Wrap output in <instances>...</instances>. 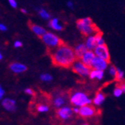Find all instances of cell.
Masks as SVG:
<instances>
[{
    "label": "cell",
    "instance_id": "6da1fadb",
    "mask_svg": "<svg viewBox=\"0 0 125 125\" xmlns=\"http://www.w3.org/2000/svg\"><path fill=\"white\" fill-rule=\"evenodd\" d=\"M50 56L54 66L64 68H71L77 60L73 48L65 43L50 52Z\"/></svg>",
    "mask_w": 125,
    "mask_h": 125
},
{
    "label": "cell",
    "instance_id": "7a4b0ae2",
    "mask_svg": "<svg viewBox=\"0 0 125 125\" xmlns=\"http://www.w3.org/2000/svg\"><path fill=\"white\" fill-rule=\"evenodd\" d=\"M76 26L78 29L80 31L84 36H90L95 35L100 32L99 28L97 27V26L93 22L91 18H84L81 19L77 20Z\"/></svg>",
    "mask_w": 125,
    "mask_h": 125
},
{
    "label": "cell",
    "instance_id": "3957f363",
    "mask_svg": "<svg viewBox=\"0 0 125 125\" xmlns=\"http://www.w3.org/2000/svg\"><path fill=\"white\" fill-rule=\"evenodd\" d=\"M68 96L70 97V103L76 108H81L92 103V101L89 96L83 91H73L68 93Z\"/></svg>",
    "mask_w": 125,
    "mask_h": 125
},
{
    "label": "cell",
    "instance_id": "277c9868",
    "mask_svg": "<svg viewBox=\"0 0 125 125\" xmlns=\"http://www.w3.org/2000/svg\"><path fill=\"white\" fill-rule=\"evenodd\" d=\"M41 39L43 41V42L47 45L48 48V52H51L52 50L58 48L62 44L64 43L58 36L51 32H46Z\"/></svg>",
    "mask_w": 125,
    "mask_h": 125
},
{
    "label": "cell",
    "instance_id": "5b68a950",
    "mask_svg": "<svg viewBox=\"0 0 125 125\" xmlns=\"http://www.w3.org/2000/svg\"><path fill=\"white\" fill-rule=\"evenodd\" d=\"M50 96V101L56 108H60L63 106L66 102L68 95L62 91H55Z\"/></svg>",
    "mask_w": 125,
    "mask_h": 125
},
{
    "label": "cell",
    "instance_id": "8992f818",
    "mask_svg": "<svg viewBox=\"0 0 125 125\" xmlns=\"http://www.w3.org/2000/svg\"><path fill=\"white\" fill-rule=\"evenodd\" d=\"M102 111L100 109L96 108L94 106L89 104L85 105L83 107H81L79 108V113L78 114L83 118L87 119V118H92L94 117H96L101 114Z\"/></svg>",
    "mask_w": 125,
    "mask_h": 125
},
{
    "label": "cell",
    "instance_id": "52a82bcc",
    "mask_svg": "<svg viewBox=\"0 0 125 125\" xmlns=\"http://www.w3.org/2000/svg\"><path fill=\"white\" fill-rule=\"evenodd\" d=\"M71 68H72V71L74 73L77 74L78 75L81 77L89 76V73L92 70L90 68L85 65L82 61L78 59L73 64V65L71 66Z\"/></svg>",
    "mask_w": 125,
    "mask_h": 125
},
{
    "label": "cell",
    "instance_id": "ba28073f",
    "mask_svg": "<svg viewBox=\"0 0 125 125\" xmlns=\"http://www.w3.org/2000/svg\"><path fill=\"white\" fill-rule=\"evenodd\" d=\"M94 54L98 58H100L105 61H107L108 64L111 63V55L109 53V50L106 44L103 45H98L94 49Z\"/></svg>",
    "mask_w": 125,
    "mask_h": 125
},
{
    "label": "cell",
    "instance_id": "9c48e42d",
    "mask_svg": "<svg viewBox=\"0 0 125 125\" xmlns=\"http://www.w3.org/2000/svg\"><path fill=\"white\" fill-rule=\"evenodd\" d=\"M73 110L69 107H62L56 111L57 117L61 121H68L73 117Z\"/></svg>",
    "mask_w": 125,
    "mask_h": 125
},
{
    "label": "cell",
    "instance_id": "30bf717a",
    "mask_svg": "<svg viewBox=\"0 0 125 125\" xmlns=\"http://www.w3.org/2000/svg\"><path fill=\"white\" fill-rule=\"evenodd\" d=\"M108 63L107 61H105L104 60L100 58H98L95 56L92 62L91 69L104 71L106 68H108Z\"/></svg>",
    "mask_w": 125,
    "mask_h": 125
},
{
    "label": "cell",
    "instance_id": "8fae6325",
    "mask_svg": "<svg viewBox=\"0 0 125 125\" xmlns=\"http://www.w3.org/2000/svg\"><path fill=\"white\" fill-rule=\"evenodd\" d=\"M30 108L31 112H39V113H46L49 111V105L45 103H31Z\"/></svg>",
    "mask_w": 125,
    "mask_h": 125
},
{
    "label": "cell",
    "instance_id": "7c38bea8",
    "mask_svg": "<svg viewBox=\"0 0 125 125\" xmlns=\"http://www.w3.org/2000/svg\"><path fill=\"white\" fill-rule=\"evenodd\" d=\"M2 107L8 111L10 112H14L16 111V102L15 100L11 99V98H4L2 101Z\"/></svg>",
    "mask_w": 125,
    "mask_h": 125
},
{
    "label": "cell",
    "instance_id": "4fadbf2b",
    "mask_svg": "<svg viewBox=\"0 0 125 125\" xmlns=\"http://www.w3.org/2000/svg\"><path fill=\"white\" fill-rule=\"evenodd\" d=\"M95 57V55L92 51H88V50H87L85 53L82 56V58H81L79 60L82 61L85 65L91 68L92 62Z\"/></svg>",
    "mask_w": 125,
    "mask_h": 125
},
{
    "label": "cell",
    "instance_id": "5bb4252c",
    "mask_svg": "<svg viewBox=\"0 0 125 125\" xmlns=\"http://www.w3.org/2000/svg\"><path fill=\"white\" fill-rule=\"evenodd\" d=\"M28 27L30 28V29L36 35L40 37V38H41V37L47 32V31L43 28H42L41 26H37V25H36L33 22H31V21H28Z\"/></svg>",
    "mask_w": 125,
    "mask_h": 125
},
{
    "label": "cell",
    "instance_id": "9a60e30c",
    "mask_svg": "<svg viewBox=\"0 0 125 125\" xmlns=\"http://www.w3.org/2000/svg\"><path fill=\"white\" fill-rule=\"evenodd\" d=\"M9 68L12 72L16 74L22 73L27 71V67L21 63H18V62H12V63H11L9 65Z\"/></svg>",
    "mask_w": 125,
    "mask_h": 125
},
{
    "label": "cell",
    "instance_id": "2e32d148",
    "mask_svg": "<svg viewBox=\"0 0 125 125\" xmlns=\"http://www.w3.org/2000/svg\"><path fill=\"white\" fill-rule=\"evenodd\" d=\"M85 45L88 51H92V50H94L95 48V47L97 46V43H96V39H95V35L87 37Z\"/></svg>",
    "mask_w": 125,
    "mask_h": 125
},
{
    "label": "cell",
    "instance_id": "e0dca14e",
    "mask_svg": "<svg viewBox=\"0 0 125 125\" xmlns=\"http://www.w3.org/2000/svg\"><path fill=\"white\" fill-rule=\"evenodd\" d=\"M73 50H74V53H75V55H76V59L79 60L87 51V48L85 45V44H79V45L75 47Z\"/></svg>",
    "mask_w": 125,
    "mask_h": 125
},
{
    "label": "cell",
    "instance_id": "ac0fdd59",
    "mask_svg": "<svg viewBox=\"0 0 125 125\" xmlns=\"http://www.w3.org/2000/svg\"><path fill=\"white\" fill-rule=\"evenodd\" d=\"M105 98L106 96L104 93H102V91H98L95 94V97L92 100V102L95 106H100L104 103V101H105Z\"/></svg>",
    "mask_w": 125,
    "mask_h": 125
},
{
    "label": "cell",
    "instance_id": "d6986e66",
    "mask_svg": "<svg viewBox=\"0 0 125 125\" xmlns=\"http://www.w3.org/2000/svg\"><path fill=\"white\" fill-rule=\"evenodd\" d=\"M89 78L91 79H98L102 80L104 77V71H98L92 69L89 73Z\"/></svg>",
    "mask_w": 125,
    "mask_h": 125
},
{
    "label": "cell",
    "instance_id": "ffe728a7",
    "mask_svg": "<svg viewBox=\"0 0 125 125\" xmlns=\"http://www.w3.org/2000/svg\"><path fill=\"white\" fill-rule=\"evenodd\" d=\"M49 26L51 28H53L54 30H57V31H61L63 29V27L59 23V20L57 18H53V19L50 21Z\"/></svg>",
    "mask_w": 125,
    "mask_h": 125
},
{
    "label": "cell",
    "instance_id": "44dd1931",
    "mask_svg": "<svg viewBox=\"0 0 125 125\" xmlns=\"http://www.w3.org/2000/svg\"><path fill=\"white\" fill-rule=\"evenodd\" d=\"M124 73L123 71H121L120 68H117V74L115 77V82H120L124 80Z\"/></svg>",
    "mask_w": 125,
    "mask_h": 125
},
{
    "label": "cell",
    "instance_id": "7402d4cb",
    "mask_svg": "<svg viewBox=\"0 0 125 125\" xmlns=\"http://www.w3.org/2000/svg\"><path fill=\"white\" fill-rule=\"evenodd\" d=\"M95 39H96V43H97V46L98 45H103L105 44L104 42V40L102 37V32L100 31L99 32L95 34Z\"/></svg>",
    "mask_w": 125,
    "mask_h": 125
},
{
    "label": "cell",
    "instance_id": "603a6c76",
    "mask_svg": "<svg viewBox=\"0 0 125 125\" xmlns=\"http://www.w3.org/2000/svg\"><path fill=\"white\" fill-rule=\"evenodd\" d=\"M40 78L42 82H51L53 79V77L49 74H42L40 76Z\"/></svg>",
    "mask_w": 125,
    "mask_h": 125
},
{
    "label": "cell",
    "instance_id": "cb8c5ba5",
    "mask_svg": "<svg viewBox=\"0 0 125 125\" xmlns=\"http://www.w3.org/2000/svg\"><path fill=\"white\" fill-rule=\"evenodd\" d=\"M39 15H41V18H44V19H48V18H50V17H51V15H50L48 12L43 9H41L39 11Z\"/></svg>",
    "mask_w": 125,
    "mask_h": 125
},
{
    "label": "cell",
    "instance_id": "d4e9b609",
    "mask_svg": "<svg viewBox=\"0 0 125 125\" xmlns=\"http://www.w3.org/2000/svg\"><path fill=\"white\" fill-rule=\"evenodd\" d=\"M113 94H114V96H115V97H121V96L122 95L123 91H121V88H119V87H117L115 86V90H114Z\"/></svg>",
    "mask_w": 125,
    "mask_h": 125
},
{
    "label": "cell",
    "instance_id": "484cf974",
    "mask_svg": "<svg viewBox=\"0 0 125 125\" xmlns=\"http://www.w3.org/2000/svg\"><path fill=\"white\" fill-rule=\"evenodd\" d=\"M117 68H116L115 65H111L110 68H109V73L112 77H115L116 74H117Z\"/></svg>",
    "mask_w": 125,
    "mask_h": 125
},
{
    "label": "cell",
    "instance_id": "4316f807",
    "mask_svg": "<svg viewBox=\"0 0 125 125\" xmlns=\"http://www.w3.org/2000/svg\"><path fill=\"white\" fill-rule=\"evenodd\" d=\"M115 86L121 88V91H123V93H125V80L122 81V82H117Z\"/></svg>",
    "mask_w": 125,
    "mask_h": 125
},
{
    "label": "cell",
    "instance_id": "83f0119b",
    "mask_svg": "<svg viewBox=\"0 0 125 125\" xmlns=\"http://www.w3.org/2000/svg\"><path fill=\"white\" fill-rule=\"evenodd\" d=\"M24 92H25L27 95H31V96H34L35 95V92L33 89H31V88H27L24 90Z\"/></svg>",
    "mask_w": 125,
    "mask_h": 125
},
{
    "label": "cell",
    "instance_id": "f1b7e54d",
    "mask_svg": "<svg viewBox=\"0 0 125 125\" xmlns=\"http://www.w3.org/2000/svg\"><path fill=\"white\" fill-rule=\"evenodd\" d=\"M9 2L10 4V5L12 8H16L17 7V2L15 0H9Z\"/></svg>",
    "mask_w": 125,
    "mask_h": 125
},
{
    "label": "cell",
    "instance_id": "f546056e",
    "mask_svg": "<svg viewBox=\"0 0 125 125\" xmlns=\"http://www.w3.org/2000/svg\"><path fill=\"white\" fill-rule=\"evenodd\" d=\"M14 46H15V48H21V47H22V42L20 41H16L14 43Z\"/></svg>",
    "mask_w": 125,
    "mask_h": 125
},
{
    "label": "cell",
    "instance_id": "4dcf8cb0",
    "mask_svg": "<svg viewBox=\"0 0 125 125\" xmlns=\"http://www.w3.org/2000/svg\"><path fill=\"white\" fill-rule=\"evenodd\" d=\"M0 30L1 31H3V32H5V31L7 30V27H6L5 25L0 23Z\"/></svg>",
    "mask_w": 125,
    "mask_h": 125
},
{
    "label": "cell",
    "instance_id": "1f68e13d",
    "mask_svg": "<svg viewBox=\"0 0 125 125\" xmlns=\"http://www.w3.org/2000/svg\"><path fill=\"white\" fill-rule=\"evenodd\" d=\"M4 95H5V91L2 89V87H1V88H0V100L2 99Z\"/></svg>",
    "mask_w": 125,
    "mask_h": 125
},
{
    "label": "cell",
    "instance_id": "d6a6232c",
    "mask_svg": "<svg viewBox=\"0 0 125 125\" xmlns=\"http://www.w3.org/2000/svg\"><path fill=\"white\" fill-rule=\"evenodd\" d=\"M79 108H76V107H75V108H72L73 112H74L75 114H78V113H79Z\"/></svg>",
    "mask_w": 125,
    "mask_h": 125
},
{
    "label": "cell",
    "instance_id": "836d02e7",
    "mask_svg": "<svg viewBox=\"0 0 125 125\" xmlns=\"http://www.w3.org/2000/svg\"><path fill=\"white\" fill-rule=\"evenodd\" d=\"M67 6H68V7L71 8V9H73V2H67Z\"/></svg>",
    "mask_w": 125,
    "mask_h": 125
},
{
    "label": "cell",
    "instance_id": "e575fe53",
    "mask_svg": "<svg viewBox=\"0 0 125 125\" xmlns=\"http://www.w3.org/2000/svg\"><path fill=\"white\" fill-rule=\"evenodd\" d=\"M21 11L23 12V13H27V11H26L25 9H21Z\"/></svg>",
    "mask_w": 125,
    "mask_h": 125
},
{
    "label": "cell",
    "instance_id": "d590c367",
    "mask_svg": "<svg viewBox=\"0 0 125 125\" xmlns=\"http://www.w3.org/2000/svg\"><path fill=\"white\" fill-rule=\"evenodd\" d=\"M2 59V53L0 52V61H1Z\"/></svg>",
    "mask_w": 125,
    "mask_h": 125
},
{
    "label": "cell",
    "instance_id": "8d00e7d4",
    "mask_svg": "<svg viewBox=\"0 0 125 125\" xmlns=\"http://www.w3.org/2000/svg\"><path fill=\"white\" fill-rule=\"evenodd\" d=\"M83 125H89V124H83Z\"/></svg>",
    "mask_w": 125,
    "mask_h": 125
}]
</instances>
